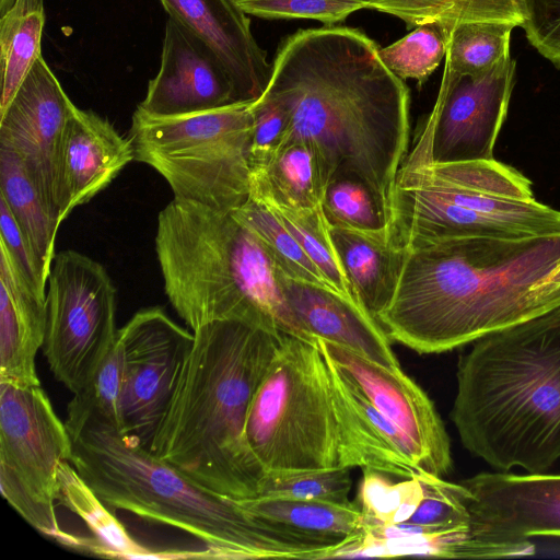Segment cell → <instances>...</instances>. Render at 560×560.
<instances>
[{
  "instance_id": "1",
  "label": "cell",
  "mask_w": 560,
  "mask_h": 560,
  "mask_svg": "<svg viewBox=\"0 0 560 560\" xmlns=\"http://www.w3.org/2000/svg\"><path fill=\"white\" fill-rule=\"evenodd\" d=\"M262 95L288 114L284 142L313 144L330 179L359 177L392 221L394 186L409 151L410 93L372 38L348 26L296 31L280 43Z\"/></svg>"
},
{
  "instance_id": "2",
  "label": "cell",
  "mask_w": 560,
  "mask_h": 560,
  "mask_svg": "<svg viewBox=\"0 0 560 560\" xmlns=\"http://www.w3.org/2000/svg\"><path fill=\"white\" fill-rule=\"evenodd\" d=\"M394 293L376 316L390 340L442 353L560 305V232L464 235L398 248Z\"/></svg>"
},
{
  "instance_id": "3",
  "label": "cell",
  "mask_w": 560,
  "mask_h": 560,
  "mask_svg": "<svg viewBox=\"0 0 560 560\" xmlns=\"http://www.w3.org/2000/svg\"><path fill=\"white\" fill-rule=\"evenodd\" d=\"M282 336L240 319L194 330L148 448L213 493L231 500L257 497L265 471L247 443L246 421Z\"/></svg>"
},
{
  "instance_id": "4",
  "label": "cell",
  "mask_w": 560,
  "mask_h": 560,
  "mask_svg": "<svg viewBox=\"0 0 560 560\" xmlns=\"http://www.w3.org/2000/svg\"><path fill=\"white\" fill-rule=\"evenodd\" d=\"M451 418L463 446L497 470L545 472L560 458V305L474 341Z\"/></svg>"
},
{
  "instance_id": "5",
  "label": "cell",
  "mask_w": 560,
  "mask_h": 560,
  "mask_svg": "<svg viewBox=\"0 0 560 560\" xmlns=\"http://www.w3.org/2000/svg\"><path fill=\"white\" fill-rule=\"evenodd\" d=\"M70 463L108 508L183 530L205 545L209 558L323 559L328 553L197 485L108 422L90 418L84 423L72 438Z\"/></svg>"
},
{
  "instance_id": "6",
  "label": "cell",
  "mask_w": 560,
  "mask_h": 560,
  "mask_svg": "<svg viewBox=\"0 0 560 560\" xmlns=\"http://www.w3.org/2000/svg\"><path fill=\"white\" fill-rule=\"evenodd\" d=\"M155 252L165 294L192 331L223 319L293 325L277 264L231 213L174 198L159 213Z\"/></svg>"
},
{
  "instance_id": "7",
  "label": "cell",
  "mask_w": 560,
  "mask_h": 560,
  "mask_svg": "<svg viewBox=\"0 0 560 560\" xmlns=\"http://www.w3.org/2000/svg\"><path fill=\"white\" fill-rule=\"evenodd\" d=\"M560 232V211L537 201L530 180L497 160L401 166L392 201V243L464 235L527 237Z\"/></svg>"
},
{
  "instance_id": "8",
  "label": "cell",
  "mask_w": 560,
  "mask_h": 560,
  "mask_svg": "<svg viewBox=\"0 0 560 560\" xmlns=\"http://www.w3.org/2000/svg\"><path fill=\"white\" fill-rule=\"evenodd\" d=\"M246 439L265 474L341 468L330 377L316 339L283 334L250 402Z\"/></svg>"
},
{
  "instance_id": "9",
  "label": "cell",
  "mask_w": 560,
  "mask_h": 560,
  "mask_svg": "<svg viewBox=\"0 0 560 560\" xmlns=\"http://www.w3.org/2000/svg\"><path fill=\"white\" fill-rule=\"evenodd\" d=\"M252 104L171 117L137 108L128 136L135 160L162 175L174 198L231 213L250 196Z\"/></svg>"
},
{
  "instance_id": "10",
  "label": "cell",
  "mask_w": 560,
  "mask_h": 560,
  "mask_svg": "<svg viewBox=\"0 0 560 560\" xmlns=\"http://www.w3.org/2000/svg\"><path fill=\"white\" fill-rule=\"evenodd\" d=\"M72 439L39 386L0 382V489L36 530L75 548L79 537L60 528L56 502L61 463Z\"/></svg>"
},
{
  "instance_id": "11",
  "label": "cell",
  "mask_w": 560,
  "mask_h": 560,
  "mask_svg": "<svg viewBox=\"0 0 560 560\" xmlns=\"http://www.w3.org/2000/svg\"><path fill=\"white\" fill-rule=\"evenodd\" d=\"M46 303L43 353L55 378L77 393L116 338V287L103 265L68 249L54 258Z\"/></svg>"
},
{
  "instance_id": "12",
  "label": "cell",
  "mask_w": 560,
  "mask_h": 560,
  "mask_svg": "<svg viewBox=\"0 0 560 560\" xmlns=\"http://www.w3.org/2000/svg\"><path fill=\"white\" fill-rule=\"evenodd\" d=\"M510 55L478 75L444 66L435 104L401 166L493 159L515 84Z\"/></svg>"
},
{
  "instance_id": "13",
  "label": "cell",
  "mask_w": 560,
  "mask_h": 560,
  "mask_svg": "<svg viewBox=\"0 0 560 560\" xmlns=\"http://www.w3.org/2000/svg\"><path fill=\"white\" fill-rule=\"evenodd\" d=\"M122 350L121 430L149 447L172 397L194 331L160 306L139 310L117 331Z\"/></svg>"
},
{
  "instance_id": "14",
  "label": "cell",
  "mask_w": 560,
  "mask_h": 560,
  "mask_svg": "<svg viewBox=\"0 0 560 560\" xmlns=\"http://www.w3.org/2000/svg\"><path fill=\"white\" fill-rule=\"evenodd\" d=\"M318 347L408 440L428 474L446 476L453 465L444 423L425 392L401 369L375 363L345 347L315 338Z\"/></svg>"
},
{
  "instance_id": "15",
  "label": "cell",
  "mask_w": 560,
  "mask_h": 560,
  "mask_svg": "<svg viewBox=\"0 0 560 560\" xmlns=\"http://www.w3.org/2000/svg\"><path fill=\"white\" fill-rule=\"evenodd\" d=\"M74 107L40 56L0 112V142L22 159L57 221L59 151Z\"/></svg>"
},
{
  "instance_id": "16",
  "label": "cell",
  "mask_w": 560,
  "mask_h": 560,
  "mask_svg": "<svg viewBox=\"0 0 560 560\" xmlns=\"http://www.w3.org/2000/svg\"><path fill=\"white\" fill-rule=\"evenodd\" d=\"M470 515V538L523 542L560 537V475L481 472L460 482Z\"/></svg>"
},
{
  "instance_id": "17",
  "label": "cell",
  "mask_w": 560,
  "mask_h": 560,
  "mask_svg": "<svg viewBox=\"0 0 560 560\" xmlns=\"http://www.w3.org/2000/svg\"><path fill=\"white\" fill-rule=\"evenodd\" d=\"M240 102L229 73L213 52L168 18L160 70L137 108L150 116L171 117Z\"/></svg>"
},
{
  "instance_id": "18",
  "label": "cell",
  "mask_w": 560,
  "mask_h": 560,
  "mask_svg": "<svg viewBox=\"0 0 560 560\" xmlns=\"http://www.w3.org/2000/svg\"><path fill=\"white\" fill-rule=\"evenodd\" d=\"M323 354L332 390L340 467L373 469L401 479L424 474L413 458L406 436L369 401L359 386L325 352Z\"/></svg>"
},
{
  "instance_id": "19",
  "label": "cell",
  "mask_w": 560,
  "mask_h": 560,
  "mask_svg": "<svg viewBox=\"0 0 560 560\" xmlns=\"http://www.w3.org/2000/svg\"><path fill=\"white\" fill-rule=\"evenodd\" d=\"M168 16L205 44L229 73L241 102L265 93L271 63L235 0H159Z\"/></svg>"
},
{
  "instance_id": "20",
  "label": "cell",
  "mask_w": 560,
  "mask_h": 560,
  "mask_svg": "<svg viewBox=\"0 0 560 560\" xmlns=\"http://www.w3.org/2000/svg\"><path fill=\"white\" fill-rule=\"evenodd\" d=\"M132 160L129 137H122L106 118L75 106L58 159L59 223L107 188Z\"/></svg>"
},
{
  "instance_id": "21",
  "label": "cell",
  "mask_w": 560,
  "mask_h": 560,
  "mask_svg": "<svg viewBox=\"0 0 560 560\" xmlns=\"http://www.w3.org/2000/svg\"><path fill=\"white\" fill-rule=\"evenodd\" d=\"M279 279L302 332L345 347L375 363L399 369L384 328L360 303L327 287L287 276Z\"/></svg>"
},
{
  "instance_id": "22",
  "label": "cell",
  "mask_w": 560,
  "mask_h": 560,
  "mask_svg": "<svg viewBox=\"0 0 560 560\" xmlns=\"http://www.w3.org/2000/svg\"><path fill=\"white\" fill-rule=\"evenodd\" d=\"M47 325L46 292L0 242V382L39 386L36 354Z\"/></svg>"
},
{
  "instance_id": "23",
  "label": "cell",
  "mask_w": 560,
  "mask_h": 560,
  "mask_svg": "<svg viewBox=\"0 0 560 560\" xmlns=\"http://www.w3.org/2000/svg\"><path fill=\"white\" fill-rule=\"evenodd\" d=\"M256 518L288 529L330 551L360 541L366 532V520L354 503L255 497L234 500Z\"/></svg>"
},
{
  "instance_id": "24",
  "label": "cell",
  "mask_w": 560,
  "mask_h": 560,
  "mask_svg": "<svg viewBox=\"0 0 560 560\" xmlns=\"http://www.w3.org/2000/svg\"><path fill=\"white\" fill-rule=\"evenodd\" d=\"M330 174L313 144L284 142L265 166L250 167L252 198L271 199L296 209L323 205Z\"/></svg>"
},
{
  "instance_id": "25",
  "label": "cell",
  "mask_w": 560,
  "mask_h": 560,
  "mask_svg": "<svg viewBox=\"0 0 560 560\" xmlns=\"http://www.w3.org/2000/svg\"><path fill=\"white\" fill-rule=\"evenodd\" d=\"M329 232L358 301L376 318L394 293L399 249L354 230L329 224Z\"/></svg>"
},
{
  "instance_id": "26",
  "label": "cell",
  "mask_w": 560,
  "mask_h": 560,
  "mask_svg": "<svg viewBox=\"0 0 560 560\" xmlns=\"http://www.w3.org/2000/svg\"><path fill=\"white\" fill-rule=\"evenodd\" d=\"M0 196L4 198L42 269L49 276L59 228L19 154L0 142Z\"/></svg>"
},
{
  "instance_id": "27",
  "label": "cell",
  "mask_w": 560,
  "mask_h": 560,
  "mask_svg": "<svg viewBox=\"0 0 560 560\" xmlns=\"http://www.w3.org/2000/svg\"><path fill=\"white\" fill-rule=\"evenodd\" d=\"M58 480L57 502L77 514L94 535L83 538L80 549L115 558H167L138 544L69 460L59 466Z\"/></svg>"
},
{
  "instance_id": "28",
  "label": "cell",
  "mask_w": 560,
  "mask_h": 560,
  "mask_svg": "<svg viewBox=\"0 0 560 560\" xmlns=\"http://www.w3.org/2000/svg\"><path fill=\"white\" fill-rule=\"evenodd\" d=\"M44 25V0H15L0 16V112L42 56Z\"/></svg>"
},
{
  "instance_id": "29",
  "label": "cell",
  "mask_w": 560,
  "mask_h": 560,
  "mask_svg": "<svg viewBox=\"0 0 560 560\" xmlns=\"http://www.w3.org/2000/svg\"><path fill=\"white\" fill-rule=\"evenodd\" d=\"M371 10L400 19L408 30L434 24L450 32L472 21H502L521 26L518 0H368Z\"/></svg>"
},
{
  "instance_id": "30",
  "label": "cell",
  "mask_w": 560,
  "mask_h": 560,
  "mask_svg": "<svg viewBox=\"0 0 560 560\" xmlns=\"http://www.w3.org/2000/svg\"><path fill=\"white\" fill-rule=\"evenodd\" d=\"M252 199L261 202L275 213L332 290L360 303L332 243L323 205L314 209H296L271 199Z\"/></svg>"
},
{
  "instance_id": "31",
  "label": "cell",
  "mask_w": 560,
  "mask_h": 560,
  "mask_svg": "<svg viewBox=\"0 0 560 560\" xmlns=\"http://www.w3.org/2000/svg\"><path fill=\"white\" fill-rule=\"evenodd\" d=\"M124 358L118 335L103 359L67 407L66 427L71 439L90 418L121 429L120 397Z\"/></svg>"
},
{
  "instance_id": "32",
  "label": "cell",
  "mask_w": 560,
  "mask_h": 560,
  "mask_svg": "<svg viewBox=\"0 0 560 560\" xmlns=\"http://www.w3.org/2000/svg\"><path fill=\"white\" fill-rule=\"evenodd\" d=\"M323 210L330 225L392 243L390 218L370 187L357 176H334L326 187Z\"/></svg>"
},
{
  "instance_id": "33",
  "label": "cell",
  "mask_w": 560,
  "mask_h": 560,
  "mask_svg": "<svg viewBox=\"0 0 560 560\" xmlns=\"http://www.w3.org/2000/svg\"><path fill=\"white\" fill-rule=\"evenodd\" d=\"M231 214L257 235L287 276L331 289L296 238L265 205L249 198Z\"/></svg>"
},
{
  "instance_id": "34",
  "label": "cell",
  "mask_w": 560,
  "mask_h": 560,
  "mask_svg": "<svg viewBox=\"0 0 560 560\" xmlns=\"http://www.w3.org/2000/svg\"><path fill=\"white\" fill-rule=\"evenodd\" d=\"M516 25L502 21L465 22L452 28L445 66L459 74H481L510 55V38Z\"/></svg>"
},
{
  "instance_id": "35",
  "label": "cell",
  "mask_w": 560,
  "mask_h": 560,
  "mask_svg": "<svg viewBox=\"0 0 560 560\" xmlns=\"http://www.w3.org/2000/svg\"><path fill=\"white\" fill-rule=\"evenodd\" d=\"M362 470L358 498L366 524L392 525L408 521L424 495L419 477L392 482L386 474Z\"/></svg>"
},
{
  "instance_id": "36",
  "label": "cell",
  "mask_w": 560,
  "mask_h": 560,
  "mask_svg": "<svg viewBox=\"0 0 560 560\" xmlns=\"http://www.w3.org/2000/svg\"><path fill=\"white\" fill-rule=\"evenodd\" d=\"M450 33L439 25H421L380 48V56L398 78L416 80L421 86L445 57Z\"/></svg>"
},
{
  "instance_id": "37",
  "label": "cell",
  "mask_w": 560,
  "mask_h": 560,
  "mask_svg": "<svg viewBox=\"0 0 560 560\" xmlns=\"http://www.w3.org/2000/svg\"><path fill=\"white\" fill-rule=\"evenodd\" d=\"M349 468L265 474L257 497L348 502Z\"/></svg>"
},
{
  "instance_id": "38",
  "label": "cell",
  "mask_w": 560,
  "mask_h": 560,
  "mask_svg": "<svg viewBox=\"0 0 560 560\" xmlns=\"http://www.w3.org/2000/svg\"><path fill=\"white\" fill-rule=\"evenodd\" d=\"M424 495L419 506L406 521L439 528L447 534H467L470 515L465 504L467 489L428 472L419 476Z\"/></svg>"
},
{
  "instance_id": "39",
  "label": "cell",
  "mask_w": 560,
  "mask_h": 560,
  "mask_svg": "<svg viewBox=\"0 0 560 560\" xmlns=\"http://www.w3.org/2000/svg\"><path fill=\"white\" fill-rule=\"evenodd\" d=\"M246 14L266 20H315L336 25L353 12L371 9L368 0H235Z\"/></svg>"
},
{
  "instance_id": "40",
  "label": "cell",
  "mask_w": 560,
  "mask_h": 560,
  "mask_svg": "<svg viewBox=\"0 0 560 560\" xmlns=\"http://www.w3.org/2000/svg\"><path fill=\"white\" fill-rule=\"evenodd\" d=\"M530 45L560 69V0H518Z\"/></svg>"
},
{
  "instance_id": "41",
  "label": "cell",
  "mask_w": 560,
  "mask_h": 560,
  "mask_svg": "<svg viewBox=\"0 0 560 560\" xmlns=\"http://www.w3.org/2000/svg\"><path fill=\"white\" fill-rule=\"evenodd\" d=\"M253 130L249 150L250 167L265 166L283 144L289 117L276 101L261 96L252 104Z\"/></svg>"
},
{
  "instance_id": "42",
  "label": "cell",
  "mask_w": 560,
  "mask_h": 560,
  "mask_svg": "<svg viewBox=\"0 0 560 560\" xmlns=\"http://www.w3.org/2000/svg\"><path fill=\"white\" fill-rule=\"evenodd\" d=\"M0 230V242L8 247L31 281L40 291L47 292L46 285L48 277L42 269L7 201L1 196Z\"/></svg>"
},
{
  "instance_id": "43",
  "label": "cell",
  "mask_w": 560,
  "mask_h": 560,
  "mask_svg": "<svg viewBox=\"0 0 560 560\" xmlns=\"http://www.w3.org/2000/svg\"><path fill=\"white\" fill-rule=\"evenodd\" d=\"M15 2V0H0V16L3 15Z\"/></svg>"
}]
</instances>
